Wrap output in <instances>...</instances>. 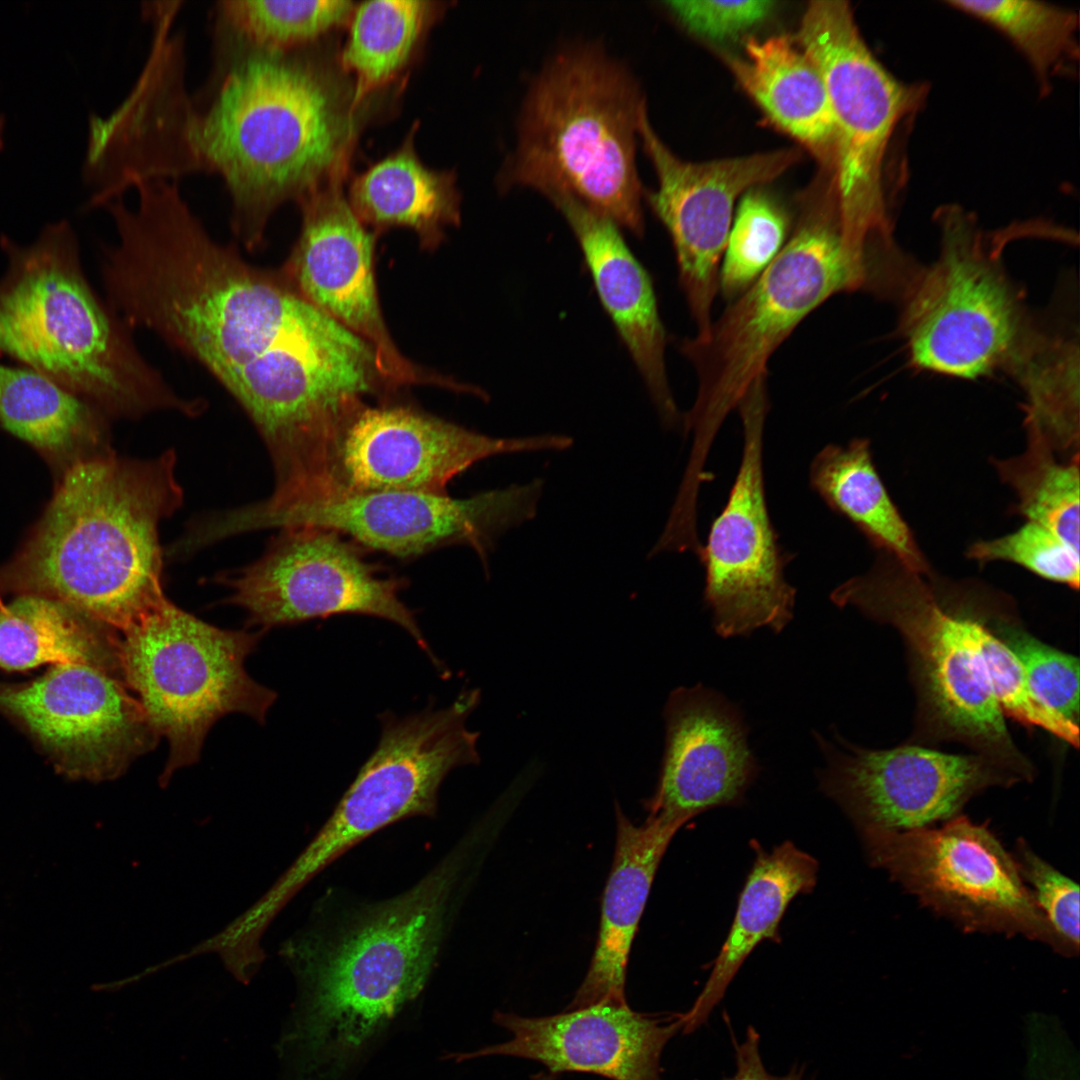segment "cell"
I'll return each mask as SVG.
<instances>
[{
  "instance_id": "obj_1",
  "label": "cell",
  "mask_w": 1080,
  "mask_h": 1080,
  "mask_svg": "<svg viewBox=\"0 0 1080 1080\" xmlns=\"http://www.w3.org/2000/svg\"><path fill=\"white\" fill-rule=\"evenodd\" d=\"M137 208L110 203L118 240L102 248L107 304L201 364L255 425L271 460L311 452L381 383L373 347L306 300L284 272L221 244L178 182L139 183Z\"/></svg>"
},
{
  "instance_id": "obj_2",
  "label": "cell",
  "mask_w": 1080,
  "mask_h": 1080,
  "mask_svg": "<svg viewBox=\"0 0 1080 1080\" xmlns=\"http://www.w3.org/2000/svg\"><path fill=\"white\" fill-rule=\"evenodd\" d=\"M212 40L209 77L175 114V157L185 175L222 178L232 232L255 252L279 206L344 172L355 106L299 48L269 50L219 28Z\"/></svg>"
},
{
  "instance_id": "obj_3",
  "label": "cell",
  "mask_w": 1080,
  "mask_h": 1080,
  "mask_svg": "<svg viewBox=\"0 0 1080 1080\" xmlns=\"http://www.w3.org/2000/svg\"><path fill=\"white\" fill-rule=\"evenodd\" d=\"M55 482L40 519L0 566V592L57 600L121 633L168 599L159 530L183 500L176 456L110 450Z\"/></svg>"
},
{
  "instance_id": "obj_4",
  "label": "cell",
  "mask_w": 1080,
  "mask_h": 1080,
  "mask_svg": "<svg viewBox=\"0 0 1080 1080\" xmlns=\"http://www.w3.org/2000/svg\"><path fill=\"white\" fill-rule=\"evenodd\" d=\"M0 249V357L49 377L107 418L200 415L204 401L175 392L97 295L67 220L45 225L30 244L2 234Z\"/></svg>"
},
{
  "instance_id": "obj_5",
  "label": "cell",
  "mask_w": 1080,
  "mask_h": 1080,
  "mask_svg": "<svg viewBox=\"0 0 1080 1080\" xmlns=\"http://www.w3.org/2000/svg\"><path fill=\"white\" fill-rule=\"evenodd\" d=\"M647 111L639 81L599 41L565 45L528 86L500 187L573 196L642 236L636 152Z\"/></svg>"
},
{
  "instance_id": "obj_6",
  "label": "cell",
  "mask_w": 1080,
  "mask_h": 1080,
  "mask_svg": "<svg viewBox=\"0 0 1080 1080\" xmlns=\"http://www.w3.org/2000/svg\"><path fill=\"white\" fill-rule=\"evenodd\" d=\"M458 859L446 856L411 888L300 942L302 1035L321 1073L344 1068L423 990L448 930Z\"/></svg>"
},
{
  "instance_id": "obj_7",
  "label": "cell",
  "mask_w": 1080,
  "mask_h": 1080,
  "mask_svg": "<svg viewBox=\"0 0 1080 1080\" xmlns=\"http://www.w3.org/2000/svg\"><path fill=\"white\" fill-rule=\"evenodd\" d=\"M926 576L879 552L870 570L838 585L830 600L902 637L917 697L915 742L964 744L1031 781L1034 768L1014 744L990 685L979 620L973 609L947 605Z\"/></svg>"
},
{
  "instance_id": "obj_8",
  "label": "cell",
  "mask_w": 1080,
  "mask_h": 1080,
  "mask_svg": "<svg viewBox=\"0 0 1080 1080\" xmlns=\"http://www.w3.org/2000/svg\"><path fill=\"white\" fill-rule=\"evenodd\" d=\"M860 288H867V278L843 250L833 197L806 206L757 280L704 336L680 345L698 383L683 418L685 432L693 434L692 464H705L725 418L757 379L767 377L770 357L797 325L833 295Z\"/></svg>"
},
{
  "instance_id": "obj_9",
  "label": "cell",
  "mask_w": 1080,
  "mask_h": 1080,
  "mask_svg": "<svg viewBox=\"0 0 1080 1080\" xmlns=\"http://www.w3.org/2000/svg\"><path fill=\"white\" fill-rule=\"evenodd\" d=\"M819 69L834 122L833 198L845 253L865 263L889 240L883 164L899 123L921 89L896 79L864 41L845 1H812L798 31Z\"/></svg>"
},
{
  "instance_id": "obj_10",
  "label": "cell",
  "mask_w": 1080,
  "mask_h": 1080,
  "mask_svg": "<svg viewBox=\"0 0 1080 1080\" xmlns=\"http://www.w3.org/2000/svg\"><path fill=\"white\" fill-rule=\"evenodd\" d=\"M259 637L217 628L169 599L117 636L121 677L168 740L162 778L199 759L208 731L224 715L264 722L277 695L244 667Z\"/></svg>"
},
{
  "instance_id": "obj_11",
  "label": "cell",
  "mask_w": 1080,
  "mask_h": 1080,
  "mask_svg": "<svg viewBox=\"0 0 1080 1080\" xmlns=\"http://www.w3.org/2000/svg\"><path fill=\"white\" fill-rule=\"evenodd\" d=\"M860 837L873 867L963 931L1022 936L1072 957L1037 907L1012 854L985 825L958 815L939 827Z\"/></svg>"
},
{
  "instance_id": "obj_12",
  "label": "cell",
  "mask_w": 1080,
  "mask_h": 1080,
  "mask_svg": "<svg viewBox=\"0 0 1080 1080\" xmlns=\"http://www.w3.org/2000/svg\"><path fill=\"white\" fill-rule=\"evenodd\" d=\"M480 701L463 690L442 709L379 715V742L289 874L300 886L346 851L397 821L432 816L451 770L478 764L479 732L466 722Z\"/></svg>"
},
{
  "instance_id": "obj_13",
  "label": "cell",
  "mask_w": 1080,
  "mask_h": 1080,
  "mask_svg": "<svg viewBox=\"0 0 1080 1080\" xmlns=\"http://www.w3.org/2000/svg\"><path fill=\"white\" fill-rule=\"evenodd\" d=\"M943 221L940 256L912 283L902 329L913 364L977 378L1009 364L1029 335L1019 297L967 218Z\"/></svg>"
},
{
  "instance_id": "obj_14",
  "label": "cell",
  "mask_w": 1080,
  "mask_h": 1080,
  "mask_svg": "<svg viewBox=\"0 0 1080 1080\" xmlns=\"http://www.w3.org/2000/svg\"><path fill=\"white\" fill-rule=\"evenodd\" d=\"M363 548L349 538L315 526L280 529L265 552L245 567L223 574L228 600L248 622L262 628L298 624L342 614L372 616L405 630L440 671L416 619L400 598L406 582L383 576Z\"/></svg>"
},
{
  "instance_id": "obj_15",
  "label": "cell",
  "mask_w": 1080,
  "mask_h": 1080,
  "mask_svg": "<svg viewBox=\"0 0 1080 1080\" xmlns=\"http://www.w3.org/2000/svg\"><path fill=\"white\" fill-rule=\"evenodd\" d=\"M572 444L559 434L494 438L410 404L364 402L336 429L309 501L381 491L447 493L455 476L483 459Z\"/></svg>"
},
{
  "instance_id": "obj_16",
  "label": "cell",
  "mask_w": 1080,
  "mask_h": 1080,
  "mask_svg": "<svg viewBox=\"0 0 1080 1080\" xmlns=\"http://www.w3.org/2000/svg\"><path fill=\"white\" fill-rule=\"evenodd\" d=\"M543 485L542 479H534L468 498L414 491L347 494L251 513L245 527L248 531L321 527L362 548L401 559L463 545L472 548L487 568L498 538L535 517Z\"/></svg>"
},
{
  "instance_id": "obj_17",
  "label": "cell",
  "mask_w": 1080,
  "mask_h": 1080,
  "mask_svg": "<svg viewBox=\"0 0 1080 1080\" xmlns=\"http://www.w3.org/2000/svg\"><path fill=\"white\" fill-rule=\"evenodd\" d=\"M737 409L743 427L740 467L698 553L705 569L704 602L714 631L723 638L747 636L763 627L781 632L793 618L796 597L784 574L792 555L779 545L765 498L766 381L753 383Z\"/></svg>"
},
{
  "instance_id": "obj_18",
  "label": "cell",
  "mask_w": 1080,
  "mask_h": 1080,
  "mask_svg": "<svg viewBox=\"0 0 1080 1080\" xmlns=\"http://www.w3.org/2000/svg\"><path fill=\"white\" fill-rule=\"evenodd\" d=\"M816 739L826 759L822 791L848 815L859 835L933 826L958 815L978 793L1020 780L979 754H948L907 744L886 750L853 745L838 735Z\"/></svg>"
},
{
  "instance_id": "obj_19",
  "label": "cell",
  "mask_w": 1080,
  "mask_h": 1080,
  "mask_svg": "<svg viewBox=\"0 0 1080 1080\" xmlns=\"http://www.w3.org/2000/svg\"><path fill=\"white\" fill-rule=\"evenodd\" d=\"M639 141L657 177L656 189L644 190L643 199L670 235L696 335L704 336L713 321L720 260L736 199L776 179L799 161L801 153L782 149L707 162L684 161L655 132L648 111L641 120Z\"/></svg>"
},
{
  "instance_id": "obj_20",
  "label": "cell",
  "mask_w": 1080,
  "mask_h": 1080,
  "mask_svg": "<svg viewBox=\"0 0 1080 1080\" xmlns=\"http://www.w3.org/2000/svg\"><path fill=\"white\" fill-rule=\"evenodd\" d=\"M115 669L54 665L24 684L0 682V711L21 723L73 778L120 775L159 735Z\"/></svg>"
},
{
  "instance_id": "obj_21",
  "label": "cell",
  "mask_w": 1080,
  "mask_h": 1080,
  "mask_svg": "<svg viewBox=\"0 0 1080 1080\" xmlns=\"http://www.w3.org/2000/svg\"><path fill=\"white\" fill-rule=\"evenodd\" d=\"M337 175L301 199L300 235L281 270L318 309L366 340L385 377L398 389L457 383L405 358L393 342L379 305L374 237L353 212Z\"/></svg>"
},
{
  "instance_id": "obj_22",
  "label": "cell",
  "mask_w": 1080,
  "mask_h": 1080,
  "mask_svg": "<svg viewBox=\"0 0 1080 1080\" xmlns=\"http://www.w3.org/2000/svg\"><path fill=\"white\" fill-rule=\"evenodd\" d=\"M494 1021L512 1037L458 1060L514 1056L540 1062L552 1075L585 1072L611 1080H660L663 1048L682 1029L681 1014L653 1016L608 1001L535 1018L497 1012Z\"/></svg>"
},
{
  "instance_id": "obj_23",
  "label": "cell",
  "mask_w": 1080,
  "mask_h": 1080,
  "mask_svg": "<svg viewBox=\"0 0 1080 1080\" xmlns=\"http://www.w3.org/2000/svg\"><path fill=\"white\" fill-rule=\"evenodd\" d=\"M665 749L648 813L684 821L735 805L759 767L740 711L701 684L672 691L665 707Z\"/></svg>"
},
{
  "instance_id": "obj_24",
  "label": "cell",
  "mask_w": 1080,
  "mask_h": 1080,
  "mask_svg": "<svg viewBox=\"0 0 1080 1080\" xmlns=\"http://www.w3.org/2000/svg\"><path fill=\"white\" fill-rule=\"evenodd\" d=\"M548 200L574 233L601 303L638 368L661 422L667 428L683 424L668 383L666 333L649 274L613 221L567 194Z\"/></svg>"
},
{
  "instance_id": "obj_25",
  "label": "cell",
  "mask_w": 1080,
  "mask_h": 1080,
  "mask_svg": "<svg viewBox=\"0 0 1080 1080\" xmlns=\"http://www.w3.org/2000/svg\"><path fill=\"white\" fill-rule=\"evenodd\" d=\"M686 821L648 813L641 825L616 805V843L602 898L598 939L587 974L567 1010L600 1002L626 1004L631 946L656 871L669 843Z\"/></svg>"
},
{
  "instance_id": "obj_26",
  "label": "cell",
  "mask_w": 1080,
  "mask_h": 1080,
  "mask_svg": "<svg viewBox=\"0 0 1080 1080\" xmlns=\"http://www.w3.org/2000/svg\"><path fill=\"white\" fill-rule=\"evenodd\" d=\"M755 859L740 893L733 923L712 971L694 1004L681 1014L682 1030L690 1033L709 1017L748 955L766 939L777 941L779 923L789 903L810 892L818 863L786 841L766 852L753 846Z\"/></svg>"
},
{
  "instance_id": "obj_27",
  "label": "cell",
  "mask_w": 1080,
  "mask_h": 1080,
  "mask_svg": "<svg viewBox=\"0 0 1080 1080\" xmlns=\"http://www.w3.org/2000/svg\"><path fill=\"white\" fill-rule=\"evenodd\" d=\"M744 52L743 57L728 58L741 87L776 126L805 146L820 163L832 168V108L816 65L785 35L764 40L750 38Z\"/></svg>"
},
{
  "instance_id": "obj_28",
  "label": "cell",
  "mask_w": 1080,
  "mask_h": 1080,
  "mask_svg": "<svg viewBox=\"0 0 1080 1080\" xmlns=\"http://www.w3.org/2000/svg\"><path fill=\"white\" fill-rule=\"evenodd\" d=\"M107 417L49 377L0 362V426L32 447L60 477L108 452Z\"/></svg>"
},
{
  "instance_id": "obj_29",
  "label": "cell",
  "mask_w": 1080,
  "mask_h": 1080,
  "mask_svg": "<svg viewBox=\"0 0 1080 1080\" xmlns=\"http://www.w3.org/2000/svg\"><path fill=\"white\" fill-rule=\"evenodd\" d=\"M414 131L401 147L356 176L348 202L364 226L380 232L412 229L425 250H434L448 226L460 223V195L452 172L425 166L414 147Z\"/></svg>"
},
{
  "instance_id": "obj_30",
  "label": "cell",
  "mask_w": 1080,
  "mask_h": 1080,
  "mask_svg": "<svg viewBox=\"0 0 1080 1080\" xmlns=\"http://www.w3.org/2000/svg\"><path fill=\"white\" fill-rule=\"evenodd\" d=\"M809 482L826 505L854 524L879 552L929 574L926 558L875 468L869 440L825 446L811 462Z\"/></svg>"
},
{
  "instance_id": "obj_31",
  "label": "cell",
  "mask_w": 1080,
  "mask_h": 1080,
  "mask_svg": "<svg viewBox=\"0 0 1080 1080\" xmlns=\"http://www.w3.org/2000/svg\"><path fill=\"white\" fill-rule=\"evenodd\" d=\"M115 632L57 600L17 595L0 607V668L92 663L118 668Z\"/></svg>"
},
{
  "instance_id": "obj_32",
  "label": "cell",
  "mask_w": 1080,
  "mask_h": 1080,
  "mask_svg": "<svg viewBox=\"0 0 1080 1080\" xmlns=\"http://www.w3.org/2000/svg\"><path fill=\"white\" fill-rule=\"evenodd\" d=\"M1009 365L1025 395V430L1059 457L1079 452L1078 345L1031 332Z\"/></svg>"
},
{
  "instance_id": "obj_33",
  "label": "cell",
  "mask_w": 1080,
  "mask_h": 1080,
  "mask_svg": "<svg viewBox=\"0 0 1080 1080\" xmlns=\"http://www.w3.org/2000/svg\"><path fill=\"white\" fill-rule=\"evenodd\" d=\"M1027 445L1018 456L991 463L1014 492L1016 513L1055 533L1079 551V452L1059 457L1038 434L1026 431Z\"/></svg>"
},
{
  "instance_id": "obj_34",
  "label": "cell",
  "mask_w": 1080,
  "mask_h": 1080,
  "mask_svg": "<svg viewBox=\"0 0 1080 1080\" xmlns=\"http://www.w3.org/2000/svg\"><path fill=\"white\" fill-rule=\"evenodd\" d=\"M430 12L431 2L421 0H373L354 7L341 62L355 75V107L406 64Z\"/></svg>"
},
{
  "instance_id": "obj_35",
  "label": "cell",
  "mask_w": 1080,
  "mask_h": 1080,
  "mask_svg": "<svg viewBox=\"0 0 1080 1080\" xmlns=\"http://www.w3.org/2000/svg\"><path fill=\"white\" fill-rule=\"evenodd\" d=\"M947 4L993 26L1031 65L1042 88L1051 77L1078 60V13L1042 1L955 0Z\"/></svg>"
},
{
  "instance_id": "obj_36",
  "label": "cell",
  "mask_w": 1080,
  "mask_h": 1080,
  "mask_svg": "<svg viewBox=\"0 0 1080 1080\" xmlns=\"http://www.w3.org/2000/svg\"><path fill=\"white\" fill-rule=\"evenodd\" d=\"M354 3L346 0H222L212 8V26L257 47L289 51L346 22Z\"/></svg>"
},
{
  "instance_id": "obj_37",
  "label": "cell",
  "mask_w": 1080,
  "mask_h": 1080,
  "mask_svg": "<svg viewBox=\"0 0 1080 1080\" xmlns=\"http://www.w3.org/2000/svg\"><path fill=\"white\" fill-rule=\"evenodd\" d=\"M788 220L766 193H744L732 221L718 288L727 300L741 295L766 270L787 242Z\"/></svg>"
},
{
  "instance_id": "obj_38",
  "label": "cell",
  "mask_w": 1080,
  "mask_h": 1080,
  "mask_svg": "<svg viewBox=\"0 0 1080 1080\" xmlns=\"http://www.w3.org/2000/svg\"><path fill=\"white\" fill-rule=\"evenodd\" d=\"M1021 663L1037 697L1070 722L1079 720L1078 658L1053 648L1006 620L984 619Z\"/></svg>"
},
{
  "instance_id": "obj_39",
  "label": "cell",
  "mask_w": 1080,
  "mask_h": 1080,
  "mask_svg": "<svg viewBox=\"0 0 1080 1080\" xmlns=\"http://www.w3.org/2000/svg\"><path fill=\"white\" fill-rule=\"evenodd\" d=\"M974 613L980 623V643L990 685L1003 715L1025 726L1043 728L1077 748L1079 726L1037 697L1015 654Z\"/></svg>"
},
{
  "instance_id": "obj_40",
  "label": "cell",
  "mask_w": 1080,
  "mask_h": 1080,
  "mask_svg": "<svg viewBox=\"0 0 1080 1080\" xmlns=\"http://www.w3.org/2000/svg\"><path fill=\"white\" fill-rule=\"evenodd\" d=\"M967 557L981 564L1012 562L1047 580L1079 588V551L1033 521L1007 535L973 543Z\"/></svg>"
},
{
  "instance_id": "obj_41",
  "label": "cell",
  "mask_w": 1080,
  "mask_h": 1080,
  "mask_svg": "<svg viewBox=\"0 0 1080 1080\" xmlns=\"http://www.w3.org/2000/svg\"><path fill=\"white\" fill-rule=\"evenodd\" d=\"M1018 872L1050 926L1069 949L1079 952V887L1040 857L1025 839L1016 840L1012 854Z\"/></svg>"
},
{
  "instance_id": "obj_42",
  "label": "cell",
  "mask_w": 1080,
  "mask_h": 1080,
  "mask_svg": "<svg viewBox=\"0 0 1080 1080\" xmlns=\"http://www.w3.org/2000/svg\"><path fill=\"white\" fill-rule=\"evenodd\" d=\"M666 9L689 31L712 39L737 35L763 20L773 2L667 1Z\"/></svg>"
},
{
  "instance_id": "obj_43",
  "label": "cell",
  "mask_w": 1080,
  "mask_h": 1080,
  "mask_svg": "<svg viewBox=\"0 0 1080 1080\" xmlns=\"http://www.w3.org/2000/svg\"><path fill=\"white\" fill-rule=\"evenodd\" d=\"M759 1035L749 1027L745 1039L735 1043V1073L724 1080H803L801 1072H790L785 1076L769 1073L762 1061L759 1048Z\"/></svg>"
},
{
  "instance_id": "obj_44",
  "label": "cell",
  "mask_w": 1080,
  "mask_h": 1080,
  "mask_svg": "<svg viewBox=\"0 0 1080 1080\" xmlns=\"http://www.w3.org/2000/svg\"><path fill=\"white\" fill-rule=\"evenodd\" d=\"M4 128H5V119H4L3 115L0 114V149H2L3 145H4Z\"/></svg>"
},
{
  "instance_id": "obj_45",
  "label": "cell",
  "mask_w": 1080,
  "mask_h": 1080,
  "mask_svg": "<svg viewBox=\"0 0 1080 1080\" xmlns=\"http://www.w3.org/2000/svg\"><path fill=\"white\" fill-rule=\"evenodd\" d=\"M536 1080H553V1078H551L550 1076L541 1075V1077L536 1076Z\"/></svg>"
}]
</instances>
